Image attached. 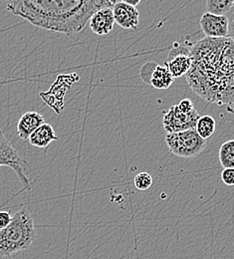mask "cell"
<instances>
[{
  "label": "cell",
  "instance_id": "1",
  "mask_svg": "<svg viewBox=\"0 0 234 259\" xmlns=\"http://www.w3.org/2000/svg\"><path fill=\"white\" fill-rule=\"evenodd\" d=\"M189 87L201 99L233 112L234 42L232 37H205L190 50Z\"/></svg>",
  "mask_w": 234,
  "mask_h": 259
},
{
  "label": "cell",
  "instance_id": "2",
  "mask_svg": "<svg viewBox=\"0 0 234 259\" xmlns=\"http://www.w3.org/2000/svg\"><path fill=\"white\" fill-rule=\"evenodd\" d=\"M111 7L105 0H8L7 10L34 26L51 32L82 31L99 9Z\"/></svg>",
  "mask_w": 234,
  "mask_h": 259
},
{
  "label": "cell",
  "instance_id": "3",
  "mask_svg": "<svg viewBox=\"0 0 234 259\" xmlns=\"http://www.w3.org/2000/svg\"><path fill=\"white\" fill-rule=\"evenodd\" d=\"M36 235L33 218L27 207L16 211L10 224L0 230V256L28 250Z\"/></svg>",
  "mask_w": 234,
  "mask_h": 259
},
{
  "label": "cell",
  "instance_id": "4",
  "mask_svg": "<svg viewBox=\"0 0 234 259\" xmlns=\"http://www.w3.org/2000/svg\"><path fill=\"white\" fill-rule=\"evenodd\" d=\"M200 117L201 115L195 108L192 100L183 99L164 113L163 126L167 134L193 130L196 128Z\"/></svg>",
  "mask_w": 234,
  "mask_h": 259
},
{
  "label": "cell",
  "instance_id": "5",
  "mask_svg": "<svg viewBox=\"0 0 234 259\" xmlns=\"http://www.w3.org/2000/svg\"><path fill=\"white\" fill-rule=\"evenodd\" d=\"M166 143L171 154L183 159L198 157L206 146V140L201 138L195 129L168 133Z\"/></svg>",
  "mask_w": 234,
  "mask_h": 259
},
{
  "label": "cell",
  "instance_id": "6",
  "mask_svg": "<svg viewBox=\"0 0 234 259\" xmlns=\"http://www.w3.org/2000/svg\"><path fill=\"white\" fill-rule=\"evenodd\" d=\"M27 162L24 161L14 149L10 141L0 129V166H8L17 175L19 181L25 189H29L30 183L25 174Z\"/></svg>",
  "mask_w": 234,
  "mask_h": 259
},
{
  "label": "cell",
  "instance_id": "7",
  "mask_svg": "<svg viewBox=\"0 0 234 259\" xmlns=\"http://www.w3.org/2000/svg\"><path fill=\"white\" fill-rule=\"evenodd\" d=\"M165 66L173 79L185 76L192 67L190 49L185 46L174 43L173 48L168 53Z\"/></svg>",
  "mask_w": 234,
  "mask_h": 259
},
{
  "label": "cell",
  "instance_id": "8",
  "mask_svg": "<svg viewBox=\"0 0 234 259\" xmlns=\"http://www.w3.org/2000/svg\"><path fill=\"white\" fill-rule=\"evenodd\" d=\"M201 30L209 38H224L228 37L229 19L226 15H216L210 12H205L201 16Z\"/></svg>",
  "mask_w": 234,
  "mask_h": 259
},
{
  "label": "cell",
  "instance_id": "9",
  "mask_svg": "<svg viewBox=\"0 0 234 259\" xmlns=\"http://www.w3.org/2000/svg\"><path fill=\"white\" fill-rule=\"evenodd\" d=\"M115 23L120 27L129 30H135L139 23V12L134 7L124 2H117L113 7Z\"/></svg>",
  "mask_w": 234,
  "mask_h": 259
},
{
  "label": "cell",
  "instance_id": "10",
  "mask_svg": "<svg viewBox=\"0 0 234 259\" xmlns=\"http://www.w3.org/2000/svg\"><path fill=\"white\" fill-rule=\"evenodd\" d=\"M90 28L96 35L103 36L111 32L115 25L113 10L111 7H105L97 10L89 19Z\"/></svg>",
  "mask_w": 234,
  "mask_h": 259
},
{
  "label": "cell",
  "instance_id": "11",
  "mask_svg": "<svg viewBox=\"0 0 234 259\" xmlns=\"http://www.w3.org/2000/svg\"><path fill=\"white\" fill-rule=\"evenodd\" d=\"M45 123L43 116L37 112H27L17 123V135L21 140H28L35 130Z\"/></svg>",
  "mask_w": 234,
  "mask_h": 259
},
{
  "label": "cell",
  "instance_id": "12",
  "mask_svg": "<svg viewBox=\"0 0 234 259\" xmlns=\"http://www.w3.org/2000/svg\"><path fill=\"white\" fill-rule=\"evenodd\" d=\"M58 137L55 134L54 128L50 124H42L39 128L34 131L28 141L35 148H46L52 142L57 141Z\"/></svg>",
  "mask_w": 234,
  "mask_h": 259
},
{
  "label": "cell",
  "instance_id": "13",
  "mask_svg": "<svg viewBox=\"0 0 234 259\" xmlns=\"http://www.w3.org/2000/svg\"><path fill=\"white\" fill-rule=\"evenodd\" d=\"M173 81L174 79L170 75L167 67L165 65L164 66L158 65L152 74L150 85L156 89L165 90L172 85Z\"/></svg>",
  "mask_w": 234,
  "mask_h": 259
},
{
  "label": "cell",
  "instance_id": "14",
  "mask_svg": "<svg viewBox=\"0 0 234 259\" xmlns=\"http://www.w3.org/2000/svg\"><path fill=\"white\" fill-rule=\"evenodd\" d=\"M215 129H216L215 120L209 115L201 116L199 118V120L196 124V128H195L198 135L203 140L210 138L214 134Z\"/></svg>",
  "mask_w": 234,
  "mask_h": 259
},
{
  "label": "cell",
  "instance_id": "15",
  "mask_svg": "<svg viewBox=\"0 0 234 259\" xmlns=\"http://www.w3.org/2000/svg\"><path fill=\"white\" fill-rule=\"evenodd\" d=\"M219 162L224 168H234V141L223 143L219 150Z\"/></svg>",
  "mask_w": 234,
  "mask_h": 259
},
{
  "label": "cell",
  "instance_id": "16",
  "mask_svg": "<svg viewBox=\"0 0 234 259\" xmlns=\"http://www.w3.org/2000/svg\"><path fill=\"white\" fill-rule=\"evenodd\" d=\"M234 0H206L207 12L216 15H226L233 8Z\"/></svg>",
  "mask_w": 234,
  "mask_h": 259
},
{
  "label": "cell",
  "instance_id": "17",
  "mask_svg": "<svg viewBox=\"0 0 234 259\" xmlns=\"http://www.w3.org/2000/svg\"><path fill=\"white\" fill-rule=\"evenodd\" d=\"M134 187L138 191H147L153 185V177L146 171L139 172L134 177Z\"/></svg>",
  "mask_w": 234,
  "mask_h": 259
},
{
  "label": "cell",
  "instance_id": "18",
  "mask_svg": "<svg viewBox=\"0 0 234 259\" xmlns=\"http://www.w3.org/2000/svg\"><path fill=\"white\" fill-rule=\"evenodd\" d=\"M159 64L155 63V62H147L146 64L143 65L139 71V77L142 79V81L146 84H150V80L152 77L153 72L155 71L156 67Z\"/></svg>",
  "mask_w": 234,
  "mask_h": 259
},
{
  "label": "cell",
  "instance_id": "19",
  "mask_svg": "<svg viewBox=\"0 0 234 259\" xmlns=\"http://www.w3.org/2000/svg\"><path fill=\"white\" fill-rule=\"evenodd\" d=\"M221 180L228 187L234 186V168H224L221 172Z\"/></svg>",
  "mask_w": 234,
  "mask_h": 259
},
{
  "label": "cell",
  "instance_id": "20",
  "mask_svg": "<svg viewBox=\"0 0 234 259\" xmlns=\"http://www.w3.org/2000/svg\"><path fill=\"white\" fill-rule=\"evenodd\" d=\"M11 219H12V215H11L10 211H8V210L0 211V230L3 229L4 227H7L10 224Z\"/></svg>",
  "mask_w": 234,
  "mask_h": 259
},
{
  "label": "cell",
  "instance_id": "21",
  "mask_svg": "<svg viewBox=\"0 0 234 259\" xmlns=\"http://www.w3.org/2000/svg\"><path fill=\"white\" fill-rule=\"evenodd\" d=\"M141 1L142 0H122V2H124V3H126V4H129V5H131V6H136V5H138L139 3H141Z\"/></svg>",
  "mask_w": 234,
  "mask_h": 259
},
{
  "label": "cell",
  "instance_id": "22",
  "mask_svg": "<svg viewBox=\"0 0 234 259\" xmlns=\"http://www.w3.org/2000/svg\"><path fill=\"white\" fill-rule=\"evenodd\" d=\"M109 5H111L112 7L117 3V0H105Z\"/></svg>",
  "mask_w": 234,
  "mask_h": 259
}]
</instances>
